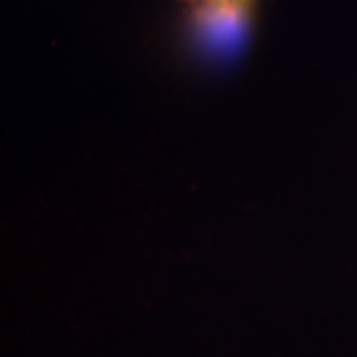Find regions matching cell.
<instances>
[{
  "label": "cell",
  "instance_id": "1",
  "mask_svg": "<svg viewBox=\"0 0 357 357\" xmlns=\"http://www.w3.org/2000/svg\"><path fill=\"white\" fill-rule=\"evenodd\" d=\"M192 4V34L204 52L229 58L243 50L252 24L250 0H199Z\"/></svg>",
  "mask_w": 357,
  "mask_h": 357
},
{
  "label": "cell",
  "instance_id": "2",
  "mask_svg": "<svg viewBox=\"0 0 357 357\" xmlns=\"http://www.w3.org/2000/svg\"><path fill=\"white\" fill-rule=\"evenodd\" d=\"M187 2H199V0H187Z\"/></svg>",
  "mask_w": 357,
  "mask_h": 357
}]
</instances>
